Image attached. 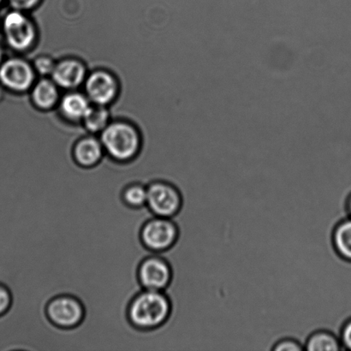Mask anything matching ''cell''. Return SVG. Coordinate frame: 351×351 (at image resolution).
<instances>
[{"label":"cell","instance_id":"cell-1","mask_svg":"<svg viewBox=\"0 0 351 351\" xmlns=\"http://www.w3.org/2000/svg\"><path fill=\"white\" fill-rule=\"evenodd\" d=\"M171 302L165 291L141 290L127 307V319L133 328L150 333L166 324L171 313ZM153 337V336H152Z\"/></svg>","mask_w":351,"mask_h":351},{"label":"cell","instance_id":"cell-2","mask_svg":"<svg viewBox=\"0 0 351 351\" xmlns=\"http://www.w3.org/2000/svg\"><path fill=\"white\" fill-rule=\"evenodd\" d=\"M101 144L106 152L118 162H128L138 154L141 139L138 132L126 123H113L102 130Z\"/></svg>","mask_w":351,"mask_h":351},{"label":"cell","instance_id":"cell-3","mask_svg":"<svg viewBox=\"0 0 351 351\" xmlns=\"http://www.w3.org/2000/svg\"><path fill=\"white\" fill-rule=\"evenodd\" d=\"M45 315L55 328L71 331L84 323L86 308L84 302L75 295L58 294L47 302Z\"/></svg>","mask_w":351,"mask_h":351},{"label":"cell","instance_id":"cell-4","mask_svg":"<svg viewBox=\"0 0 351 351\" xmlns=\"http://www.w3.org/2000/svg\"><path fill=\"white\" fill-rule=\"evenodd\" d=\"M178 234L177 223L173 219L153 216L141 228L140 240L147 250L159 254L175 245Z\"/></svg>","mask_w":351,"mask_h":351},{"label":"cell","instance_id":"cell-5","mask_svg":"<svg viewBox=\"0 0 351 351\" xmlns=\"http://www.w3.org/2000/svg\"><path fill=\"white\" fill-rule=\"evenodd\" d=\"M147 208L154 216L173 219L180 212L182 195L170 182L156 180L147 184Z\"/></svg>","mask_w":351,"mask_h":351},{"label":"cell","instance_id":"cell-6","mask_svg":"<svg viewBox=\"0 0 351 351\" xmlns=\"http://www.w3.org/2000/svg\"><path fill=\"white\" fill-rule=\"evenodd\" d=\"M136 277L143 290L166 291L173 280V269L167 259L153 254L141 261Z\"/></svg>","mask_w":351,"mask_h":351},{"label":"cell","instance_id":"cell-7","mask_svg":"<svg viewBox=\"0 0 351 351\" xmlns=\"http://www.w3.org/2000/svg\"><path fill=\"white\" fill-rule=\"evenodd\" d=\"M3 29L7 43L16 51L29 49L36 40V27L21 10H14L7 14L3 21Z\"/></svg>","mask_w":351,"mask_h":351},{"label":"cell","instance_id":"cell-8","mask_svg":"<svg viewBox=\"0 0 351 351\" xmlns=\"http://www.w3.org/2000/svg\"><path fill=\"white\" fill-rule=\"evenodd\" d=\"M34 81V69L25 60L12 58L0 64V82L9 90L26 91Z\"/></svg>","mask_w":351,"mask_h":351},{"label":"cell","instance_id":"cell-9","mask_svg":"<svg viewBox=\"0 0 351 351\" xmlns=\"http://www.w3.org/2000/svg\"><path fill=\"white\" fill-rule=\"evenodd\" d=\"M85 88L90 101L96 105L106 106L116 98L119 84L112 75L104 71H98L89 75Z\"/></svg>","mask_w":351,"mask_h":351},{"label":"cell","instance_id":"cell-10","mask_svg":"<svg viewBox=\"0 0 351 351\" xmlns=\"http://www.w3.org/2000/svg\"><path fill=\"white\" fill-rule=\"evenodd\" d=\"M51 75L57 86L64 88H75L84 81L86 69L77 60H64L55 65Z\"/></svg>","mask_w":351,"mask_h":351},{"label":"cell","instance_id":"cell-11","mask_svg":"<svg viewBox=\"0 0 351 351\" xmlns=\"http://www.w3.org/2000/svg\"><path fill=\"white\" fill-rule=\"evenodd\" d=\"M103 147L101 142L92 137L79 141L73 149V157L75 164L84 169L98 166L103 157Z\"/></svg>","mask_w":351,"mask_h":351},{"label":"cell","instance_id":"cell-12","mask_svg":"<svg viewBox=\"0 0 351 351\" xmlns=\"http://www.w3.org/2000/svg\"><path fill=\"white\" fill-rule=\"evenodd\" d=\"M332 243L337 254L346 263H351V218L339 222L332 234Z\"/></svg>","mask_w":351,"mask_h":351},{"label":"cell","instance_id":"cell-13","mask_svg":"<svg viewBox=\"0 0 351 351\" xmlns=\"http://www.w3.org/2000/svg\"><path fill=\"white\" fill-rule=\"evenodd\" d=\"M305 351L343 350L339 337L328 330H319L308 337L304 346Z\"/></svg>","mask_w":351,"mask_h":351},{"label":"cell","instance_id":"cell-14","mask_svg":"<svg viewBox=\"0 0 351 351\" xmlns=\"http://www.w3.org/2000/svg\"><path fill=\"white\" fill-rule=\"evenodd\" d=\"M32 99L38 108L47 110L53 108L58 99L57 84L49 80H41L34 86Z\"/></svg>","mask_w":351,"mask_h":351},{"label":"cell","instance_id":"cell-15","mask_svg":"<svg viewBox=\"0 0 351 351\" xmlns=\"http://www.w3.org/2000/svg\"><path fill=\"white\" fill-rule=\"evenodd\" d=\"M90 106L88 99L78 93L65 95L61 101L62 113L71 120L84 119Z\"/></svg>","mask_w":351,"mask_h":351},{"label":"cell","instance_id":"cell-16","mask_svg":"<svg viewBox=\"0 0 351 351\" xmlns=\"http://www.w3.org/2000/svg\"><path fill=\"white\" fill-rule=\"evenodd\" d=\"M121 199L123 204L130 209L147 208V186L141 182H130L123 189Z\"/></svg>","mask_w":351,"mask_h":351},{"label":"cell","instance_id":"cell-17","mask_svg":"<svg viewBox=\"0 0 351 351\" xmlns=\"http://www.w3.org/2000/svg\"><path fill=\"white\" fill-rule=\"evenodd\" d=\"M109 112L103 106H90L84 118L86 128L91 132H102L108 125Z\"/></svg>","mask_w":351,"mask_h":351},{"label":"cell","instance_id":"cell-18","mask_svg":"<svg viewBox=\"0 0 351 351\" xmlns=\"http://www.w3.org/2000/svg\"><path fill=\"white\" fill-rule=\"evenodd\" d=\"M13 295L12 291L2 284H0V316L5 315L12 308Z\"/></svg>","mask_w":351,"mask_h":351},{"label":"cell","instance_id":"cell-19","mask_svg":"<svg viewBox=\"0 0 351 351\" xmlns=\"http://www.w3.org/2000/svg\"><path fill=\"white\" fill-rule=\"evenodd\" d=\"M273 351H305L304 346L298 340L285 338L280 340L274 346Z\"/></svg>","mask_w":351,"mask_h":351},{"label":"cell","instance_id":"cell-20","mask_svg":"<svg viewBox=\"0 0 351 351\" xmlns=\"http://www.w3.org/2000/svg\"><path fill=\"white\" fill-rule=\"evenodd\" d=\"M56 64L49 57H40L34 62V68L40 74L48 75L53 73Z\"/></svg>","mask_w":351,"mask_h":351},{"label":"cell","instance_id":"cell-21","mask_svg":"<svg viewBox=\"0 0 351 351\" xmlns=\"http://www.w3.org/2000/svg\"><path fill=\"white\" fill-rule=\"evenodd\" d=\"M339 339L343 350H351V317L343 323L340 330Z\"/></svg>","mask_w":351,"mask_h":351},{"label":"cell","instance_id":"cell-22","mask_svg":"<svg viewBox=\"0 0 351 351\" xmlns=\"http://www.w3.org/2000/svg\"><path fill=\"white\" fill-rule=\"evenodd\" d=\"M9 1L14 10L23 12V10L33 9L38 5L40 0H9Z\"/></svg>","mask_w":351,"mask_h":351},{"label":"cell","instance_id":"cell-23","mask_svg":"<svg viewBox=\"0 0 351 351\" xmlns=\"http://www.w3.org/2000/svg\"><path fill=\"white\" fill-rule=\"evenodd\" d=\"M346 210L347 216L351 218V192L349 195L347 196L346 202Z\"/></svg>","mask_w":351,"mask_h":351},{"label":"cell","instance_id":"cell-24","mask_svg":"<svg viewBox=\"0 0 351 351\" xmlns=\"http://www.w3.org/2000/svg\"><path fill=\"white\" fill-rule=\"evenodd\" d=\"M3 51L1 47H0V64H2Z\"/></svg>","mask_w":351,"mask_h":351},{"label":"cell","instance_id":"cell-25","mask_svg":"<svg viewBox=\"0 0 351 351\" xmlns=\"http://www.w3.org/2000/svg\"><path fill=\"white\" fill-rule=\"evenodd\" d=\"M1 2H2V0H0V3H1Z\"/></svg>","mask_w":351,"mask_h":351}]
</instances>
